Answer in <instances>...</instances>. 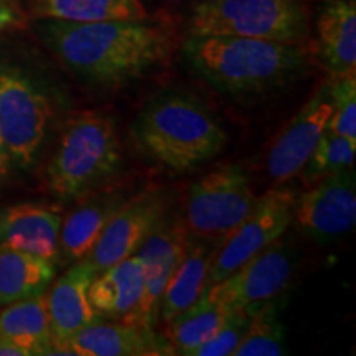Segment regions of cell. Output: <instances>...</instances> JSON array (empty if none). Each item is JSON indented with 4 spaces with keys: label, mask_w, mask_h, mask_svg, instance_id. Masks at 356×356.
Listing matches in <instances>:
<instances>
[{
    "label": "cell",
    "mask_w": 356,
    "mask_h": 356,
    "mask_svg": "<svg viewBox=\"0 0 356 356\" xmlns=\"http://www.w3.org/2000/svg\"><path fill=\"white\" fill-rule=\"evenodd\" d=\"M35 33L70 73L102 88L122 86L163 66L175 48L165 24L144 20L37 19Z\"/></svg>",
    "instance_id": "obj_1"
},
{
    "label": "cell",
    "mask_w": 356,
    "mask_h": 356,
    "mask_svg": "<svg viewBox=\"0 0 356 356\" xmlns=\"http://www.w3.org/2000/svg\"><path fill=\"white\" fill-rule=\"evenodd\" d=\"M180 56L191 73L231 96L262 95L299 81L309 55L299 43L186 33Z\"/></svg>",
    "instance_id": "obj_2"
},
{
    "label": "cell",
    "mask_w": 356,
    "mask_h": 356,
    "mask_svg": "<svg viewBox=\"0 0 356 356\" xmlns=\"http://www.w3.org/2000/svg\"><path fill=\"white\" fill-rule=\"evenodd\" d=\"M131 137L145 159L175 173L210 162L225 149L228 134L197 96L163 89L145 102Z\"/></svg>",
    "instance_id": "obj_3"
},
{
    "label": "cell",
    "mask_w": 356,
    "mask_h": 356,
    "mask_svg": "<svg viewBox=\"0 0 356 356\" xmlns=\"http://www.w3.org/2000/svg\"><path fill=\"white\" fill-rule=\"evenodd\" d=\"M121 165L122 150L114 119L102 111L84 109L63 126L44 180L51 195L70 202L108 185Z\"/></svg>",
    "instance_id": "obj_4"
},
{
    "label": "cell",
    "mask_w": 356,
    "mask_h": 356,
    "mask_svg": "<svg viewBox=\"0 0 356 356\" xmlns=\"http://www.w3.org/2000/svg\"><path fill=\"white\" fill-rule=\"evenodd\" d=\"M188 33L302 44L309 35V13L304 0H198L190 13Z\"/></svg>",
    "instance_id": "obj_5"
},
{
    "label": "cell",
    "mask_w": 356,
    "mask_h": 356,
    "mask_svg": "<svg viewBox=\"0 0 356 356\" xmlns=\"http://www.w3.org/2000/svg\"><path fill=\"white\" fill-rule=\"evenodd\" d=\"M51 115L50 99L32 76L0 65V136L13 165L26 170L37 162Z\"/></svg>",
    "instance_id": "obj_6"
},
{
    "label": "cell",
    "mask_w": 356,
    "mask_h": 356,
    "mask_svg": "<svg viewBox=\"0 0 356 356\" xmlns=\"http://www.w3.org/2000/svg\"><path fill=\"white\" fill-rule=\"evenodd\" d=\"M248 172L234 163L213 168L190 186L184 221L193 238L220 243L256 202Z\"/></svg>",
    "instance_id": "obj_7"
},
{
    "label": "cell",
    "mask_w": 356,
    "mask_h": 356,
    "mask_svg": "<svg viewBox=\"0 0 356 356\" xmlns=\"http://www.w3.org/2000/svg\"><path fill=\"white\" fill-rule=\"evenodd\" d=\"M296 200L297 191L284 185L257 197L246 218L218 243L208 274V287L225 280L244 262L284 236L292 225Z\"/></svg>",
    "instance_id": "obj_8"
},
{
    "label": "cell",
    "mask_w": 356,
    "mask_h": 356,
    "mask_svg": "<svg viewBox=\"0 0 356 356\" xmlns=\"http://www.w3.org/2000/svg\"><path fill=\"white\" fill-rule=\"evenodd\" d=\"M296 267V248L280 236L225 280L208 287V292L228 309H252L282 297L291 287Z\"/></svg>",
    "instance_id": "obj_9"
},
{
    "label": "cell",
    "mask_w": 356,
    "mask_h": 356,
    "mask_svg": "<svg viewBox=\"0 0 356 356\" xmlns=\"http://www.w3.org/2000/svg\"><path fill=\"white\" fill-rule=\"evenodd\" d=\"M292 222L317 243H332L351 233L356 222L353 168L332 173L297 195Z\"/></svg>",
    "instance_id": "obj_10"
},
{
    "label": "cell",
    "mask_w": 356,
    "mask_h": 356,
    "mask_svg": "<svg viewBox=\"0 0 356 356\" xmlns=\"http://www.w3.org/2000/svg\"><path fill=\"white\" fill-rule=\"evenodd\" d=\"M168 211V193L162 186H150L134 193L106 225L99 239L86 256L96 274L136 254Z\"/></svg>",
    "instance_id": "obj_11"
},
{
    "label": "cell",
    "mask_w": 356,
    "mask_h": 356,
    "mask_svg": "<svg viewBox=\"0 0 356 356\" xmlns=\"http://www.w3.org/2000/svg\"><path fill=\"white\" fill-rule=\"evenodd\" d=\"M332 118L330 83L323 81L274 137L266 157L267 175L286 184L299 175Z\"/></svg>",
    "instance_id": "obj_12"
},
{
    "label": "cell",
    "mask_w": 356,
    "mask_h": 356,
    "mask_svg": "<svg viewBox=\"0 0 356 356\" xmlns=\"http://www.w3.org/2000/svg\"><path fill=\"white\" fill-rule=\"evenodd\" d=\"M191 234L184 216L165 215L136 251L144 266V297H142L139 325L155 328L162 296L173 270L188 248Z\"/></svg>",
    "instance_id": "obj_13"
},
{
    "label": "cell",
    "mask_w": 356,
    "mask_h": 356,
    "mask_svg": "<svg viewBox=\"0 0 356 356\" xmlns=\"http://www.w3.org/2000/svg\"><path fill=\"white\" fill-rule=\"evenodd\" d=\"M95 269L86 257L70 264L68 269L48 287L47 310L50 322V355H73L68 348L70 340L79 330L101 317L89 302L88 289L95 279Z\"/></svg>",
    "instance_id": "obj_14"
},
{
    "label": "cell",
    "mask_w": 356,
    "mask_h": 356,
    "mask_svg": "<svg viewBox=\"0 0 356 356\" xmlns=\"http://www.w3.org/2000/svg\"><path fill=\"white\" fill-rule=\"evenodd\" d=\"M127 190L106 186L89 191L63 218L60 228V249L56 264L70 266L81 261L92 251L106 225L127 202Z\"/></svg>",
    "instance_id": "obj_15"
},
{
    "label": "cell",
    "mask_w": 356,
    "mask_h": 356,
    "mask_svg": "<svg viewBox=\"0 0 356 356\" xmlns=\"http://www.w3.org/2000/svg\"><path fill=\"white\" fill-rule=\"evenodd\" d=\"M68 348L76 356H170L175 355L167 337L154 328L99 320L89 323L70 340Z\"/></svg>",
    "instance_id": "obj_16"
},
{
    "label": "cell",
    "mask_w": 356,
    "mask_h": 356,
    "mask_svg": "<svg viewBox=\"0 0 356 356\" xmlns=\"http://www.w3.org/2000/svg\"><path fill=\"white\" fill-rule=\"evenodd\" d=\"M314 55L330 76L356 73V0H322Z\"/></svg>",
    "instance_id": "obj_17"
},
{
    "label": "cell",
    "mask_w": 356,
    "mask_h": 356,
    "mask_svg": "<svg viewBox=\"0 0 356 356\" xmlns=\"http://www.w3.org/2000/svg\"><path fill=\"white\" fill-rule=\"evenodd\" d=\"M89 302L101 318L139 325L144 297V266L136 254L96 274L88 289Z\"/></svg>",
    "instance_id": "obj_18"
},
{
    "label": "cell",
    "mask_w": 356,
    "mask_h": 356,
    "mask_svg": "<svg viewBox=\"0 0 356 356\" xmlns=\"http://www.w3.org/2000/svg\"><path fill=\"white\" fill-rule=\"evenodd\" d=\"M63 216L55 208L20 203L0 210V246L58 262Z\"/></svg>",
    "instance_id": "obj_19"
},
{
    "label": "cell",
    "mask_w": 356,
    "mask_h": 356,
    "mask_svg": "<svg viewBox=\"0 0 356 356\" xmlns=\"http://www.w3.org/2000/svg\"><path fill=\"white\" fill-rule=\"evenodd\" d=\"M216 244L191 236L188 248L178 262L177 269L173 270L162 296L159 309V318L162 322H170L193 305L207 291Z\"/></svg>",
    "instance_id": "obj_20"
},
{
    "label": "cell",
    "mask_w": 356,
    "mask_h": 356,
    "mask_svg": "<svg viewBox=\"0 0 356 356\" xmlns=\"http://www.w3.org/2000/svg\"><path fill=\"white\" fill-rule=\"evenodd\" d=\"M56 277V262L0 246V307L47 293Z\"/></svg>",
    "instance_id": "obj_21"
},
{
    "label": "cell",
    "mask_w": 356,
    "mask_h": 356,
    "mask_svg": "<svg viewBox=\"0 0 356 356\" xmlns=\"http://www.w3.org/2000/svg\"><path fill=\"white\" fill-rule=\"evenodd\" d=\"M32 19L66 22L144 20L149 17L140 0H25Z\"/></svg>",
    "instance_id": "obj_22"
},
{
    "label": "cell",
    "mask_w": 356,
    "mask_h": 356,
    "mask_svg": "<svg viewBox=\"0 0 356 356\" xmlns=\"http://www.w3.org/2000/svg\"><path fill=\"white\" fill-rule=\"evenodd\" d=\"M231 309L208 292L167 325V340L175 355L193 356L195 350L215 335Z\"/></svg>",
    "instance_id": "obj_23"
},
{
    "label": "cell",
    "mask_w": 356,
    "mask_h": 356,
    "mask_svg": "<svg viewBox=\"0 0 356 356\" xmlns=\"http://www.w3.org/2000/svg\"><path fill=\"white\" fill-rule=\"evenodd\" d=\"M0 338L17 341L33 355H50L51 335L44 293L17 300L0 312Z\"/></svg>",
    "instance_id": "obj_24"
},
{
    "label": "cell",
    "mask_w": 356,
    "mask_h": 356,
    "mask_svg": "<svg viewBox=\"0 0 356 356\" xmlns=\"http://www.w3.org/2000/svg\"><path fill=\"white\" fill-rule=\"evenodd\" d=\"M249 310V325L233 356H279L286 353V328L280 322V297Z\"/></svg>",
    "instance_id": "obj_25"
},
{
    "label": "cell",
    "mask_w": 356,
    "mask_h": 356,
    "mask_svg": "<svg viewBox=\"0 0 356 356\" xmlns=\"http://www.w3.org/2000/svg\"><path fill=\"white\" fill-rule=\"evenodd\" d=\"M356 155V140L348 137L338 136L330 129H325L314 152L300 170L302 181L307 186L314 185L320 178L332 173L353 168Z\"/></svg>",
    "instance_id": "obj_26"
},
{
    "label": "cell",
    "mask_w": 356,
    "mask_h": 356,
    "mask_svg": "<svg viewBox=\"0 0 356 356\" xmlns=\"http://www.w3.org/2000/svg\"><path fill=\"white\" fill-rule=\"evenodd\" d=\"M332 118L328 129L356 140V73L330 76Z\"/></svg>",
    "instance_id": "obj_27"
},
{
    "label": "cell",
    "mask_w": 356,
    "mask_h": 356,
    "mask_svg": "<svg viewBox=\"0 0 356 356\" xmlns=\"http://www.w3.org/2000/svg\"><path fill=\"white\" fill-rule=\"evenodd\" d=\"M249 325V310L231 309L225 322L218 328L215 335L207 340L200 348L195 350L193 356H229L234 355L238 345L241 343Z\"/></svg>",
    "instance_id": "obj_28"
},
{
    "label": "cell",
    "mask_w": 356,
    "mask_h": 356,
    "mask_svg": "<svg viewBox=\"0 0 356 356\" xmlns=\"http://www.w3.org/2000/svg\"><path fill=\"white\" fill-rule=\"evenodd\" d=\"M29 20L25 0H0V33L25 29Z\"/></svg>",
    "instance_id": "obj_29"
},
{
    "label": "cell",
    "mask_w": 356,
    "mask_h": 356,
    "mask_svg": "<svg viewBox=\"0 0 356 356\" xmlns=\"http://www.w3.org/2000/svg\"><path fill=\"white\" fill-rule=\"evenodd\" d=\"M0 356H32L29 348L8 338H0Z\"/></svg>",
    "instance_id": "obj_30"
},
{
    "label": "cell",
    "mask_w": 356,
    "mask_h": 356,
    "mask_svg": "<svg viewBox=\"0 0 356 356\" xmlns=\"http://www.w3.org/2000/svg\"><path fill=\"white\" fill-rule=\"evenodd\" d=\"M10 157H8V152L3 145L2 136H0V180L8 173V168H10Z\"/></svg>",
    "instance_id": "obj_31"
}]
</instances>
